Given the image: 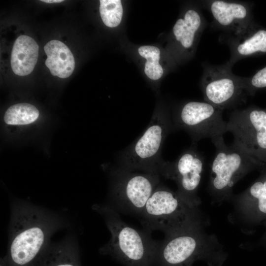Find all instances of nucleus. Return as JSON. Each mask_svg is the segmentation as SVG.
Segmentation results:
<instances>
[{
    "label": "nucleus",
    "mask_w": 266,
    "mask_h": 266,
    "mask_svg": "<svg viewBox=\"0 0 266 266\" xmlns=\"http://www.w3.org/2000/svg\"><path fill=\"white\" fill-rule=\"evenodd\" d=\"M67 225L56 212L24 201L11 204L9 257L16 266H27L41 255L51 236Z\"/></svg>",
    "instance_id": "nucleus-1"
},
{
    "label": "nucleus",
    "mask_w": 266,
    "mask_h": 266,
    "mask_svg": "<svg viewBox=\"0 0 266 266\" xmlns=\"http://www.w3.org/2000/svg\"><path fill=\"white\" fill-rule=\"evenodd\" d=\"M174 129L173 121L164 112H156L143 133L120 155V168L130 171L163 176L167 162L162 158L161 150L168 134Z\"/></svg>",
    "instance_id": "nucleus-2"
},
{
    "label": "nucleus",
    "mask_w": 266,
    "mask_h": 266,
    "mask_svg": "<svg viewBox=\"0 0 266 266\" xmlns=\"http://www.w3.org/2000/svg\"><path fill=\"white\" fill-rule=\"evenodd\" d=\"M93 209L103 218L111 238L100 250L113 254L131 266H145L156 254L158 244L148 235L126 224L108 204H95Z\"/></svg>",
    "instance_id": "nucleus-3"
},
{
    "label": "nucleus",
    "mask_w": 266,
    "mask_h": 266,
    "mask_svg": "<svg viewBox=\"0 0 266 266\" xmlns=\"http://www.w3.org/2000/svg\"><path fill=\"white\" fill-rule=\"evenodd\" d=\"M159 244L155 255L166 266H187L222 249L216 237L204 231L200 217L166 234Z\"/></svg>",
    "instance_id": "nucleus-4"
},
{
    "label": "nucleus",
    "mask_w": 266,
    "mask_h": 266,
    "mask_svg": "<svg viewBox=\"0 0 266 266\" xmlns=\"http://www.w3.org/2000/svg\"><path fill=\"white\" fill-rule=\"evenodd\" d=\"M211 139L216 152L211 164L209 191L217 200L231 197L232 188L239 180L249 172L266 170V164L258 160L233 144L227 146L223 135Z\"/></svg>",
    "instance_id": "nucleus-5"
},
{
    "label": "nucleus",
    "mask_w": 266,
    "mask_h": 266,
    "mask_svg": "<svg viewBox=\"0 0 266 266\" xmlns=\"http://www.w3.org/2000/svg\"><path fill=\"white\" fill-rule=\"evenodd\" d=\"M141 216L147 230H160L166 234L200 217L197 208L188 205L176 192L160 184L148 200Z\"/></svg>",
    "instance_id": "nucleus-6"
},
{
    "label": "nucleus",
    "mask_w": 266,
    "mask_h": 266,
    "mask_svg": "<svg viewBox=\"0 0 266 266\" xmlns=\"http://www.w3.org/2000/svg\"><path fill=\"white\" fill-rule=\"evenodd\" d=\"M233 145L266 164V109L251 105L235 110L227 123Z\"/></svg>",
    "instance_id": "nucleus-7"
},
{
    "label": "nucleus",
    "mask_w": 266,
    "mask_h": 266,
    "mask_svg": "<svg viewBox=\"0 0 266 266\" xmlns=\"http://www.w3.org/2000/svg\"><path fill=\"white\" fill-rule=\"evenodd\" d=\"M114 173L112 196L115 205L141 216L148 200L160 184V175L133 172L120 167Z\"/></svg>",
    "instance_id": "nucleus-8"
},
{
    "label": "nucleus",
    "mask_w": 266,
    "mask_h": 266,
    "mask_svg": "<svg viewBox=\"0 0 266 266\" xmlns=\"http://www.w3.org/2000/svg\"><path fill=\"white\" fill-rule=\"evenodd\" d=\"M223 111L205 101L188 102L172 120L174 128L185 131L195 144L202 138L223 135L228 132Z\"/></svg>",
    "instance_id": "nucleus-9"
},
{
    "label": "nucleus",
    "mask_w": 266,
    "mask_h": 266,
    "mask_svg": "<svg viewBox=\"0 0 266 266\" xmlns=\"http://www.w3.org/2000/svg\"><path fill=\"white\" fill-rule=\"evenodd\" d=\"M232 68L228 62L203 65L201 84L204 100L222 110L235 105L245 93L243 77L234 75Z\"/></svg>",
    "instance_id": "nucleus-10"
},
{
    "label": "nucleus",
    "mask_w": 266,
    "mask_h": 266,
    "mask_svg": "<svg viewBox=\"0 0 266 266\" xmlns=\"http://www.w3.org/2000/svg\"><path fill=\"white\" fill-rule=\"evenodd\" d=\"M197 144L185 150L173 162H168L163 177L175 181L176 193L192 207L200 203L197 192L204 166V157L198 151Z\"/></svg>",
    "instance_id": "nucleus-11"
},
{
    "label": "nucleus",
    "mask_w": 266,
    "mask_h": 266,
    "mask_svg": "<svg viewBox=\"0 0 266 266\" xmlns=\"http://www.w3.org/2000/svg\"><path fill=\"white\" fill-rule=\"evenodd\" d=\"M203 8L208 10L213 19L214 25L227 34H236L255 22L252 5L245 1L222 0H203Z\"/></svg>",
    "instance_id": "nucleus-12"
},
{
    "label": "nucleus",
    "mask_w": 266,
    "mask_h": 266,
    "mask_svg": "<svg viewBox=\"0 0 266 266\" xmlns=\"http://www.w3.org/2000/svg\"><path fill=\"white\" fill-rule=\"evenodd\" d=\"M225 41L231 56L227 62L232 67L238 61L266 54V28L257 23L236 34H227Z\"/></svg>",
    "instance_id": "nucleus-13"
},
{
    "label": "nucleus",
    "mask_w": 266,
    "mask_h": 266,
    "mask_svg": "<svg viewBox=\"0 0 266 266\" xmlns=\"http://www.w3.org/2000/svg\"><path fill=\"white\" fill-rule=\"evenodd\" d=\"M237 206L249 222L258 224L266 220V170L237 197Z\"/></svg>",
    "instance_id": "nucleus-14"
},
{
    "label": "nucleus",
    "mask_w": 266,
    "mask_h": 266,
    "mask_svg": "<svg viewBox=\"0 0 266 266\" xmlns=\"http://www.w3.org/2000/svg\"><path fill=\"white\" fill-rule=\"evenodd\" d=\"M206 21L197 9H189L176 22L172 32L183 50L192 51L206 27Z\"/></svg>",
    "instance_id": "nucleus-15"
},
{
    "label": "nucleus",
    "mask_w": 266,
    "mask_h": 266,
    "mask_svg": "<svg viewBox=\"0 0 266 266\" xmlns=\"http://www.w3.org/2000/svg\"><path fill=\"white\" fill-rule=\"evenodd\" d=\"M38 45L31 37L19 36L15 40L11 55L10 63L13 72L19 76L31 73L37 63Z\"/></svg>",
    "instance_id": "nucleus-16"
},
{
    "label": "nucleus",
    "mask_w": 266,
    "mask_h": 266,
    "mask_svg": "<svg viewBox=\"0 0 266 266\" xmlns=\"http://www.w3.org/2000/svg\"><path fill=\"white\" fill-rule=\"evenodd\" d=\"M44 50L47 57L45 65L53 75L66 78L71 75L75 67V60L66 44L59 40H52L46 43Z\"/></svg>",
    "instance_id": "nucleus-17"
},
{
    "label": "nucleus",
    "mask_w": 266,
    "mask_h": 266,
    "mask_svg": "<svg viewBox=\"0 0 266 266\" xmlns=\"http://www.w3.org/2000/svg\"><path fill=\"white\" fill-rule=\"evenodd\" d=\"M39 112L34 105L28 103H17L10 106L4 115V121L11 125H24L34 122Z\"/></svg>",
    "instance_id": "nucleus-18"
},
{
    "label": "nucleus",
    "mask_w": 266,
    "mask_h": 266,
    "mask_svg": "<svg viewBox=\"0 0 266 266\" xmlns=\"http://www.w3.org/2000/svg\"><path fill=\"white\" fill-rule=\"evenodd\" d=\"M138 52L141 57L146 60L144 72L147 76L153 80L160 79L164 73L163 68L159 63L160 49L156 46L144 45L140 46Z\"/></svg>",
    "instance_id": "nucleus-19"
},
{
    "label": "nucleus",
    "mask_w": 266,
    "mask_h": 266,
    "mask_svg": "<svg viewBox=\"0 0 266 266\" xmlns=\"http://www.w3.org/2000/svg\"><path fill=\"white\" fill-rule=\"evenodd\" d=\"M100 12L103 23L110 28L118 26L123 16V7L120 0H100Z\"/></svg>",
    "instance_id": "nucleus-20"
},
{
    "label": "nucleus",
    "mask_w": 266,
    "mask_h": 266,
    "mask_svg": "<svg viewBox=\"0 0 266 266\" xmlns=\"http://www.w3.org/2000/svg\"><path fill=\"white\" fill-rule=\"evenodd\" d=\"M243 86L246 95L253 96L259 90L266 88V66L249 77H243Z\"/></svg>",
    "instance_id": "nucleus-21"
},
{
    "label": "nucleus",
    "mask_w": 266,
    "mask_h": 266,
    "mask_svg": "<svg viewBox=\"0 0 266 266\" xmlns=\"http://www.w3.org/2000/svg\"><path fill=\"white\" fill-rule=\"evenodd\" d=\"M41 1H42V2H46V3H58V2H61L63 1V0H42Z\"/></svg>",
    "instance_id": "nucleus-22"
},
{
    "label": "nucleus",
    "mask_w": 266,
    "mask_h": 266,
    "mask_svg": "<svg viewBox=\"0 0 266 266\" xmlns=\"http://www.w3.org/2000/svg\"><path fill=\"white\" fill-rule=\"evenodd\" d=\"M263 224H264V225L265 226V227L266 228V231H265V233L264 235L263 236V238L262 241L263 242H264V243L265 244H266V220L264 222H263Z\"/></svg>",
    "instance_id": "nucleus-23"
},
{
    "label": "nucleus",
    "mask_w": 266,
    "mask_h": 266,
    "mask_svg": "<svg viewBox=\"0 0 266 266\" xmlns=\"http://www.w3.org/2000/svg\"></svg>",
    "instance_id": "nucleus-24"
}]
</instances>
